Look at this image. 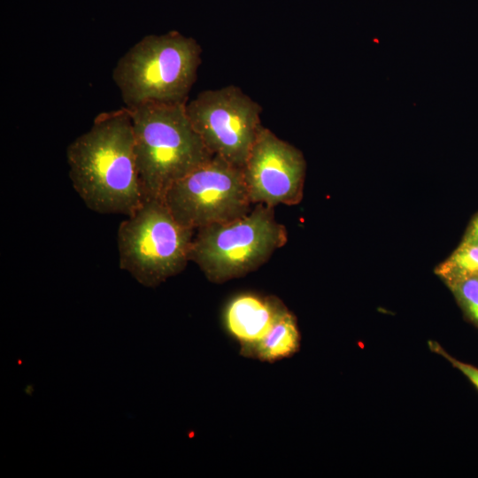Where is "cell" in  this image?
<instances>
[{"instance_id":"3957f363","label":"cell","mask_w":478,"mask_h":478,"mask_svg":"<svg viewBox=\"0 0 478 478\" xmlns=\"http://www.w3.org/2000/svg\"><path fill=\"white\" fill-rule=\"evenodd\" d=\"M201 54L197 40L178 31L143 37L118 60L112 71L125 107L187 103Z\"/></svg>"},{"instance_id":"7a4b0ae2","label":"cell","mask_w":478,"mask_h":478,"mask_svg":"<svg viewBox=\"0 0 478 478\" xmlns=\"http://www.w3.org/2000/svg\"><path fill=\"white\" fill-rule=\"evenodd\" d=\"M127 110L146 197L163 199L175 181L213 156L191 125L186 103H148Z\"/></svg>"},{"instance_id":"277c9868","label":"cell","mask_w":478,"mask_h":478,"mask_svg":"<svg viewBox=\"0 0 478 478\" xmlns=\"http://www.w3.org/2000/svg\"><path fill=\"white\" fill-rule=\"evenodd\" d=\"M274 207L257 204L235 220L197 229L189 259L212 282L240 278L264 265L288 240Z\"/></svg>"},{"instance_id":"8fae6325","label":"cell","mask_w":478,"mask_h":478,"mask_svg":"<svg viewBox=\"0 0 478 478\" xmlns=\"http://www.w3.org/2000/svg\"><path fill=\"white\" fill-rule=\"evenodd\" d=\"M436 273L446 284L478 274V244L460 243Z\"/></svg>"},{"instance_id":"5bb4252c","label":"cell","mask_w":478,"mask_h":478,"mask_svg":"<svg viewBox=\"0 0 478 478\" xmlns=\"http://www.w3.org/2000/svg\"><path fill=\"white\" fill-rule=\"evenodd\" d=\"M461 243L478 244V213L471 220Z\"/></svg>"},{"instance_id":"6da1fadb","label":"cell","mask_w":478,"mask_h":478,"mask_svg":"<svg viewBox=\"0 0 478 478\" xmlns=\"http://www.w3.org/2000/svg\"><path fill=\"white\" fill-rule=\"evenodd\" d=\"M69 177L90 210L133 213L145 200L127 108L99 113L66 148Z\"/></svg>"},{"instance_id":"7c38bea8","label":"cell","mask_w":478,"mask_h":478,"mask_svg":"<svg viewBox=\"0 0 478 478\" xmlns=\"http://www.w3.org/2000/svg\"><path fill=\"white\" fill-rule=\"evenodd\" d=\"M467 318L478 328V274L447 284Z\"/></svg>"},{"instance_id":"9c48e42d","label":"cell","mask_w":478,"mask_h":478,"mask_svg":"<svg viewBox=\"0 0 478 478\" xmlns=\"http://www.w3.org/2000/svg\"><path fill=\"white\" fill-rule=\"evenodd\" d=\"M285 305L276 297L243 292L226 304L222 320L226 331L245 356L267 334Z\"/></svg>"},{"instance_id":"30bf717a","label":"cell","mask_w":478,"mask_h":478,"mask_svg":"<svg viewBox=\"0 0 478 478\" xmlns=\"http://www.w3.org/2000/svg\"><path fill=\"white\" fill-rule=\"evenodd\" d=\"M300 347V333L296 316L285 307L267 334L246 357L275 362L294 355Z\"/></svg>"},{"instance_id":"8992f818","label":"cell","mask_w":478,"mask_h":478,"mask_svg":"<svg viewBox=\"0 0 478 478\" xmlns=\"http://www.w3.org/2000/svg\"><path fill=\"white\" fill-rule=\"evenodd\" d=\"M163 200L180 224L194 230L239 218L253 205L242 167L214 155L175 181Z\"/></svg>"},{"instance_id":"5b68a950","label":"cell","mask_w":478,"mask_h":478,"mask_svg":"<svg viewBox=\"0 0 478 478\" xmlns=\"http://www.w3.org/2000/svg\"><path fill=\"white\" fill-rule=\"evenodd\" d=\"M195 231L180 224L163 199L146 197L119 226L120 267L154 288L184 270Z\"/></svg>"},{"instance_id":"4fadbf2b","label":"cell","mask_w":478,"mask_h":478,"mask_svg":"<svg viewBox=\"0 0 478 478\" xmlns=\"http://www.w3.org/2000/svg\"><path fill=\"white\" fill-rule=\"evenodd\" d=\"M433 347L436 349V351L439 352V354L446 358L456 368H458L478 389V368L477 367L455 359L454 358L449 356L443 350H441L440 346L438 345L433 346Z\"/></svg>"},{"instance_id":"ba28073f","label":"cell","mask_w":478,"mask_h":478,"mask_svg":"<svg viewBox=\"0 0 478 478\" xmlns=\"http://www.w3.org/2000/svg\"><path fill=\"white\" fill-rule=\"evenodd\" d=\"M242 169L253 205H295L303 198L306 171L303 153L265 127Z\"/></svg>"},{"instance_id":"52a82bcc","label":"cell","mask_w":478,"mask_h":478,"mask_svg":"<svg viewBox=\"0 0 478 478\" xmlns=\"http://www.w3.org/2000/svg\"><path fill=\"white\" fill-rule=\"evenodd\" d=\"M261 106L239 87L200 92L186 103L188 118L207 150L243 167L262 128Z\"/></svg>"}]
</instances>
